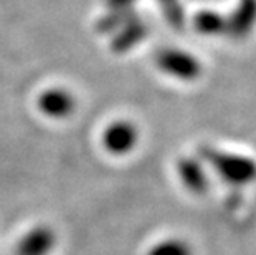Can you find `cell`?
Segmentation results:
<instances>
[{"label": "cell", "instance_id": "6da1fadb", "mask_svg": "<svg viewBox=\"0 0 256 255\" xmlns=\"http://www.w3.org/2000/svg\"><path fill=\"white\" fill-rule=\"evenodd\" d=\"M156 65L162 73L174 80L194 81L200 77L202 63L198 58L182 48H166L156 57Z\"/></svg>", "mask_w": 256, "mask_h": 255}, {"label": "cell", "instance_id": "7a4b0ae2", "mask_svg": "<svg viewBox=\"0 0 256 255\" xmlns=\"http://www.w3.org/2000/svg\"><path fill=\"white\" fill-rule=\"evenodd\" d=\"M140 133L138 126L129 119H116L104 128L101 134V144L106 153L122 157L138 148Z\"/></svg>", "mask_w": 256, "mask_h": 255}, {"label": "cell", "instance_id": "3957f363", "mask_svg": "<svg viewBox=\"0 0 256 255\" xmlns=\"http://www.w3.org/2000/svg\"><path fill=\"white\" fill-rule=\"evenodd\" d=\"M210 164L223 181L242 186L256 177V162L250 157L228 154V153H214L210 157Z\"/></svg>", "mask_w": 256, "mask_h": 255}, {"label": "cell", "instance_id": "277c9868", "mask_svg": "<svg viewBox=\"0 0 256 255\" xmlns=\"http://www.w3.org/2000/svg\"><path fill=\"white\" fill-rule=\"evenodd\" d=\"M36 108L50 119H66L76 111V96L68 88L52 86L36 98Z\"/></svg>", "mask_w": 256, "mask_h": 255}, {"label": "cell", "instance_id": "5b68a950", "mask_svg": "<svg viewBox=\"0 0 256 255\" xmlns=\"http://www.w3.org/2000/svg\"><path fill=\"white\" fill-rule=\"evenodd\" d=\"M56 243V234L52 227L36 225L20 237L17 255H48Z\"/></svg>", "mask_w": 256, "mask_h": 255}, {"label": "cell", "instance_id": "8992f818", "mask_svg": "<svg viewBox=\"0 0 256 255\" xmlns=\"http://www.w3.org/2000/svg\"><path fill=\"white\" fill-rule=\"evenodd\" d=\"M178 177L185 187L192 192H204L206 186H208V179L204 171V167L200 166L198 161L195 159H182L178 161L177 166Z\"/></svg>", "mask_w": 256, "mask_h": 255}, {"label": "cell", "instance_id": "52a82bcc", "mask_svg": "<svg viewBox=\"0 0 256 255\" xmlns=\"http://www.w3.org/2000/svg\"><path fill=\"white\" fill-rule=\"evenodd\" d=\"M147 255H194L192 247L184 238L167 237L164 240L156 242L149 248Z\"/></svg>", "mask_w": 256, "mask_h": 255}]
</instances>
